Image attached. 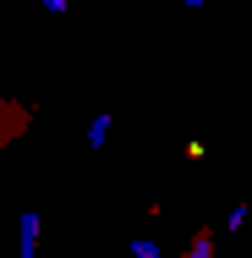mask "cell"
Listing matches in <instances>:
<instances>
[{"label":"cell","mask_w":252,"mask_h":258,"mask_svg":"<svg viewBox=\"0 0 252 258\" xmlns=\"http://www.w3.org/2000/svg\"><path fill=\"white\" fill-rule=\"evenodd\" d=\"M88 143H94V149H104V143H110V115H94V132H88Z\"/></svg>","instance_id":"6da1fadb"},{"label":"cell","mask_w":252,"mask_h":258,"mask_svg":"<svg viewBox=\"0 0 252 258\" xmlns=\"http://www.w3.org/2000/svg\"><path fill=\"white\" fill-rule=\"evenodd\" d=\"M132 258H159V242H148V236H137V242H132Z\"/></svg>","instance_id":"7a4b0ae2"},{"label":"cell","mask_w":252,"mask_h":258,"mask_svg":"<svg viewBox=\"0 0 252 258\" xmlns=\"http://www.w3.org/2000/svg\"><path fill=\"white\" fill-rule=\"evenodd\" d=\"M187 258H208V242H192V253Z\"/></svg>","instance_id":"3957f363"},{"label":"cell","mask_w":252,"mask_h":258,"mask_svg":"<svg viewBox=\"0 0 252 258\" xmlns=\"http://www.w3.org/2000/svg\"><path fill=\"white\" fill-rule=\"evenodd\" d=\"M181 6H192V11H198V6H203V0H181Z\"/></svg>","instance_id":"277c9868"}]
</instances>
